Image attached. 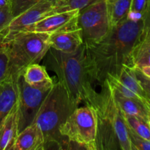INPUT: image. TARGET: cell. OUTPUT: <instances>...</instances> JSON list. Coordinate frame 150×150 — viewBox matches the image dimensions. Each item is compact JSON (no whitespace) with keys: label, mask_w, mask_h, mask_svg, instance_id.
Returning a JSON list of instances; mask_svg holds the SVG:
<instances>
[{"label":"cell","mask_w":150,"mask_h":150,"mask_svg":"<svg viewBox=\"0 0 150 150\" xmlns=\"http://www.w3.org/2000/svg\"><path fill=\"white\" fill-rule=\"evenodd\" d=\"M100 0H59L50 11L49 16L71 10H81Z\"/></svg>","instance_id":"ffe728a7"},{"label":"cell","mask_w":150,"mask_h":150,"mask_svg":"<svg viewBox=\"0 0 150 150\" xmlns=\"http://www.w3.org/2000/svg\"><path fill=\"white\" fill-rule=\"evenodd\" d=\"M117 79L122 84H123L125 87L136 94L140 98L141 100L147 106L144 91L136 78L134 67L124 66Z\"/></svg>","instance_id":"ac0fdd59"},{"label":"cell","mask_w":150,"mask_h":150,"mask_svg":"<svg viewBox=\"0 0 150 150\" xmlns=\"http://www.w3.org/2000/svg\"><path fill=\"white\" fill-rule=\"evenodd\" d=\"M110 26H117L127 18L132 0H105Z\"/></svg>","instance_id":"2e32d148"},{"label":"cell","mask_w":150,"mask_h":150,"mask_svg":"<svg viewBox=\"0 0 150 150\" xmlns=\"http://www.w3.org/2000/svg\"><path fill=\"white\" fill-rule=\"evenodd\" d=\"M13 18V16L10 9L0 8V30L2 29Z\"/></svg>","instance_id":"83f0119b"},{"label":"cell","mask_w":150,"mask_h":150,"mask_svg":"<svg viewBox=\"0 0 150 150\" xmlns=\"http://www.w3.org/2000/svg\"><path fill=\"white\" fill-rule=\"evenodd\" d=\"M142 29L143 19L127 18L111 27L100 41L88 45L83 44L89 73L101 89L108 78L118 77L124 66L132 67V52L140 40Z\"/></svg>","instance_id":"6da1fadb"},{"label":"cell","mask_w":150,"mask_h":150,"mask_svg":"<svg viewBox=\"0 0 150 150\" xmlns=\"http://www.w3.org/2000/svg\"><path fill=\"white\" fill-rule=\"evenodd\" d=\"M124 114V113H123ZM125 120L127 126L134 133L144 139L150 141V125L149 120H144L136 116L125 114Z\"/></svg>","instance_id":"44dd1931"},{"label":"cell","mask_w":150,"mask_h":150,"mask_svg":"<svg viewBox=\"0 0 150 150\" xmlns=\"http://www.w3.org/2000/svg\"><path fill=\"white\" fill-rule=\"evenodd\" d=\"M98 149L131 150L124 114L108 87L105 109L98 117Z\"/></svg>","instance_id":"5b68a950"},{"label":"cell","mask_w":150,"mask_h":150,"mask_svg":"<svg viewBox=\"0 0 150 150\" xmlns=\"http://www.w3.org/2000/svg\"><path fill=\"white\" fill-rule=\"evenodd\" d=\"M127 131L131 150H150V141L146 140L136 134L128 127Z\"/></svg>","instance_id":"cb8c5ba5"},{"label":"cell","mask_w":150,"mask_h":150,"mask_svg":"<svg viewBox=\"0 0 150 150\" xmlns=\"http://www.w3.org/2000/svg\"><path fill=\"white\" fill-rule=\"evenodd\" d=\"M106 85L108 86L110 93L114 101L125 114L136 116L144 120H149V109L142 100L124 96L107 83L105 84V86Z\"/></svg>","instance_id":"9a60e30c"},{"label":"cell","mask_w":150,"mask_h":150,"mask_svg":"<svg viewBox=\"0 0 150 150\" xmlns=\"http://www.w3.org/2000/svg\"><path fill=\"white\" fill-rule=\"evenodd\" d=\"M7 44L9 54V74L21 76L29 64L39 63L50 48L49 35L23 32L13 37Z\"/></svg>","instance_id":"277c9868"},{"label":"cell","mask_w":150,"mask_h":150,"mask_svg":"<svg viewBox=\"0 0 150 150\" xmlns=\"http://www.w3.org/2000/svg\"><path fill=\"white\" fill-rule=\"evenodd\" d=\"M18 104L0 122V150H12L18 134Z\"/></svg>","instance_id":"4fadbf2b"},{"label":"cell","mask_w":150,"mask_h":150,"mask_svg":"<svg viewBox=\"0 0 150 150\" xmlns=\"http://www.w3.org/2000/svg\"><path fill=\"white\" fill-rule=\"evenodd\" d=\"M79 10H71L47 16L35 23L26 32H35L48 35L79 28Z\"/></svg>","instance_id":"30bf717a"},{"label":"cell","mask_w":150,"mask_h":150,"mask_svg":"<svg viewBox=\"0 0 150 150\" xmlns=\"http://www.w3.org/2000/svg\"><path fill=\"white\" fill-rule=\"evenodd\" d=\"M18 78L8 75L0 83V122L11 111L18 102Z\"/></svg>","instance_id":"5bb4252c"},{"label":"cell","mask_w":150,"mask_h":150,"mask_svg":"<svg viewBox=\"0 0 150 150\" xmlns=\"http://www.w3.org/2000/svg\"><path fill=\"white\" fill-rule=\"evenodd\" d=\"M43 65L46 70L56 74L68 95L75 108L83 103L96 111L98 117L105 109L108 86L98 92L97 84L92 79L86 59V47L82 45L76 52L65 54L49 48L44 57Z\"/></svg>","instance_id":"7a4b0ae2"},{"label":"cell","mask_w":150,"mask_h":150,"mask_svg":"<svg viewBox=\"0 0 150 150\" xmlns=\"http://www.w3.org/2000/svg\"><path fill=\"white\" fill-rule=\"evenodd\" d=\"M150 40V4L144 16L143 29L140 37V40Z\"/></svg>","instance_id":"4316f807"},{"label":"cell","mask_w":150,"mask_h":150,"mask_svg":"<svg viewBox=\"0 0 150 150\" xmlns=\"http://www.w3.org/2000/svg\"><path fill=\"white\" fill-rule=\"evenodd\" d=\"M132 67L150 66V40H140L133 48L131 55Z\"/></svg>","instance_id":"d6986e66"},{"label":"cell","mask_w":150,"mask_h":150,"mask_svg":"<svg viewBox=\"0 0 150 150\" xmlns=\"http://www.w3.org/2000/svg\"><path fill=\"white\" fill-rule=\"evenodd\" d=\"M139 69L142 72L144 75L150 78V66H146V67H141V68Z\"/></svg>","instance_id":"f546056e"},{"label":"cell","mask_w":150,"mask_h":150,"mask_svg":"<svg viewBox=\"0 0 150 150\" xmlns=\"http://www.w3.org/2000/svg\"><path fill=\"white\" fill-rule=\"evenodd\" d=\"M50 48L65 53H74L83 45L80 28L69 29L49 35Z\"/></svg>","instance_id":"8fae6325"},{"label":"cell","mask_w":150,"mask_h":150,"mask_svg":"<svg viewBox=\"0 0 150 150\" xmlns=\"http://www.w3.org/2000/svg\"><path fill=\"white\" fill-rule=\"evenodd\" d=\"M150 0H132L128 18L132 20H142L149 7Z\"/></svg>","instance_id":"7402d4cb"},{"label":"cell","mask_w":150,"mask_h":150,"mask_svg":"<svg viewBox=\"0 0 150 150\" xmlns=\"http://www.w3.org/2000/svg\"><path fill=\"white\" fill-rule=\"evenodd\" d=\"M22 76L25 82L32 86L42 84L54 81V78L50 77L48 75L45 66L40 65L39 63H35L27 66L23 70Z\"/></svg>","instance_id":"e0dca14e"},{"label":"cell","mask_w":150,"mask_h":150,"mask_svg":"<svg viewBox=\"0 0 150 150\" xmlns=\"http://www.w3.org/2000/svg\"><path fill=\"white\" fill-rule=\"evenodd\" d=\"M0 8L11 10V0H0Z\"/></svg>","instance_id":"f1b7e54d"},{"label":"cell","mask_w":150,"mask_h":150,"mask_svg":"<svg viewBox=\"0 0 150 150\" xmlns=\"http://www.w3.org/2000/svg\"><path fill=\"white\" fill-rule=\"evenodd\" d=\"M41 1L42 0H11V13L13 18ZM48 1L57 3L59 0H48Z\"/></svg>","instance_id":"603a6c76"},{"label":"cell","mask_w":150,"mask_h":150,"mask_svg":"<svg viewBox=\"0 0 150 150\" xmlns=\"http://www.w3.org/2000/svg\"><path fill=\"white\" fill-rule=\"evenodd\" d=\"M9 54L7 44L0 43V83L8 76Z\"/></svg>","instance_id":"d4e9b609"},{"label":"cell","mask_w":150,"mask_h":150,"mask_svg":"<svg viewBox=\"0 0 150 150\" xmlns=\"http://www.w3.org/2000/svg\"><path fill=\"white\" fill-rule=\"evenodd\" d=\"M54 82L52 81L32 86L25 82L22 75L18 76V133L33 123L42 102L54 86Z\"/></svg>","instance_id":"52a82bcc"},{"label":"cell","mask_w":150,"mask_h":150,"mask_svg":"<svg viewBox=\"0 0 150 150\" xmlns=\"http://www.w3.org/2000/svg\"><path fill=\"white\" fill-rule=\"evenodd\" d=\"M55 4L54 1L42 0L13 18L0 30V43H7L16 35L26 32L35 23L49 16Z\"/></svg>","instance_id":"9c48e42d"},{"label":"cell","mask_w":150,"mask_h":150,"mask_svg":"<svg viewBox=\"0 0 150 150\" xmlns=\"http://www.w3.org/2000/svg\"><path fill=\"white\" fill-rule=\"evenodd\" d=\"M78 24L85 45L100 41L111 29L106 1L100 0L79 10Z\"/></svg>","instance_id":"ba28073f"},{"label":"cell","mask_w":150,"mask_h":150,"mask_svg":"<svg viewBox=\"0 0 150 150\" xmlns=\"http://www.w3.org/2000/svg\"><path fill=\"white\" fill-rule=\"evenodd\" d=\"M59 133L69 143L89 150H97L98 115L92 107H77L59 127Z\"/></svg>","instance_id":"8992f818"},{"label":"cell","mask_w":150,"mask_h":150,"mask_svg":"<svg viewBox=\"0 0 150 150\" xmlns=\"http://www.w3.org/2000/svg\"><path fill=\"white\" fill-rule=\"evenodd\" d=\"M149 125H150V109L149 111Z\"/></svg>","instance_id":"4dcf8cb0"},{"label":"cell","mask_w":150,"mask_h":150,"mask_svg":"<svg viewBox=\"0 0 150 150\" xmlns=\"http://www.w3.org/2000/svg\"><path fill=\"white\" fill-rule=\"evenodd\" d=\"M134 70L136 78L144 91L148 108L150 109V78L144 75L142 72L137 67H134Z\"/></svg>","instance_id":"484cf974"},{"label":"cell","mask_w":150,"mask_h":150,"mask_svg":"<svg viewBox=\"0 0 150 150\" xmlns=\"http://www.w3.org/2000/svg\"><path fill=\"white\" fill-rule=\"evenodd\" d=\"M45 140L40 127L32 123L18 134L12 150H45Z\"/></svg>","instance_id":"7c38bea8"},{"label":"cell","mask_w":150,"mask_h":150,"mask_svg":"<svg viewBox=\"0 0 150 150\" xmlns=\"http://www.w3.org/2000/svg\"><path fill=\"white\" fill-rule=\"evenodd\" d=\"M75 108L64 86L56 81L33 122L43 133L45 149H65L64 145L70 149L69 142L61 136L59 129Z\"/></svg>","instance_id":"3957f363"}]
</instances>
